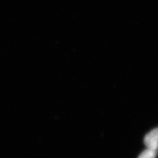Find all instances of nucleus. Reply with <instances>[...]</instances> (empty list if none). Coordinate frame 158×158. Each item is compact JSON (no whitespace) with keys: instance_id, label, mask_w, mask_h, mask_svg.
Listing matches in <instances>:
<instances>
[{"instance_id":"1","label":"nucleus","mask_w":158,"mask_h":158,"mask_svg":"<svg viewBox=\"0 0 158 158\" xmlns=\"http://www.w3.org/2000/svg\"><path fill=\"white\" fill-rule=\"evenodd\" d=\"M146 148L157 151L158 149V127L148 132L144 140Z\"/></svg>"},{"instance_id":"2","label":"nucleus","mask_w":158,"mask_h":158,"mask_svg":"<svg viewBox=\"0 0 158 158\" xmlns=\"http://www.w3.org/2000/svg\"><path fill=\"white\" fill-rule=\"evenodd\" d=\"M157 155V151L147 148L139 156L138 158H156Z\"/></svg>"}]
</instances>
